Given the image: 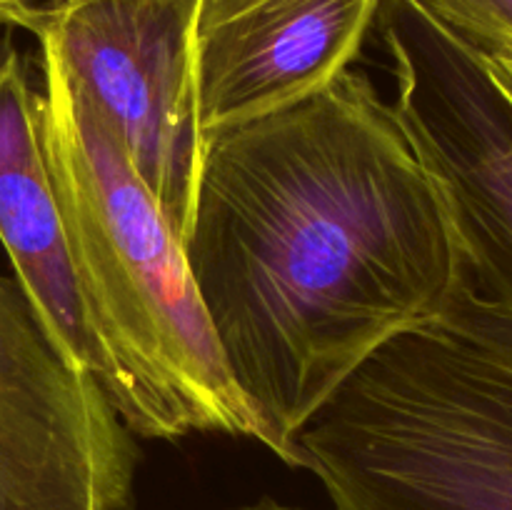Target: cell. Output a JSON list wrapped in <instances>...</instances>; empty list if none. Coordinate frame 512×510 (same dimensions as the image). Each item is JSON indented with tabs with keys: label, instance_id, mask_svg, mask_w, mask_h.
Wrapping results in <instances>:
<instances>
[{
	"label": "cell",
	"instance_id": "cell-1",
	"mask_svg": "<svg viewBox=\"0 0 512 510\" xmlns=\"http://www.w3.org/2000/svg\"><path fill=\"white\" fill-rule=\"evenodd\" d=\"M235 385L273 453L460 280L448 203L393 105L343 70L310 98L203 138L183 240Z\"/></svg>",
	"mask_w": 512,
	"mask_h": 510
},
{
	"label": "cell",
	"instance_id": "cell-2",
	"mask_svg": "<svg viewBox=\"0 0 512 510\" xmlns=\"http://www.w3.org/2000/svg\"><path fill=\"white\" fill-rule=\"evenodd\" d=\"M43 53V143L90 328L100 390L140 438L243 435L273 448L245 400L183 240L55 50Z\"/></svg>",
	"mask_w": 512,
	"mask_h": 510
},
{
	"label": "cell",
	"instance_id": "cell-3",
	"mask_svg": "<svg viewBox=\"0 0 512 510\" xmlns=\"http://www.w3.org/2000/svg\"><path fill=\"white\" fill-rule=\"evenodd\" d=\"M295 448L333 510H512V363L435 318L370 355Z\"/></svg>",
	"mask_w": 512,
	"mask_h": 510
},
{
	"label": "cell",
	"instance_id": "cell-4",
	"mask_svg": "<svg viewBox=\"0 0 512 510\" xmlns=\"http://www.w3.org/2000/svg\"><path fill=\"white\" fill-rule=\"evenodd\" d=\"M393 110L438 183L460 245L440 318L512 363V105L478 55L408 0H380Z\"/></svg>",
	"mask_w": 512,
	"mask_h": 510
},
{
	"label": "cell",
	"instance_id": "cell-5",
	"mask_svg": "<svg viewBox=\"0 0 512 510\" xmlns=\"http://www.w3.org/2000/svg\"><path fill=\"white\" fill-rule=\"evenodd\" d=\"M200 0H55L8 25L55 50L113 130L180 240L198 185L203 135L195 100Z\"/></svg>",
	"mask_w": 512,
	"mask_h": 510
},
{
	"label": "cell",
	"instance_id": "cell-6",
	"mask_svg": "<svg viewBox=\"0 0 512 510\" xmlns=\"http://www.w3.org/2000/svg\"><path fill=\"white\" fill-rule=\"evenodd\" d=\"M138 448L93 375L0 275V510H130Z\"/></svg>",
	"mask_w": 512,
	"mask_h": 510
},
{
	"label": "cell",
	"instance_id": "cell-7",
	"mask_svg": "<svg viewBox=\"0 0 512 510\" xmlns=\"http://www.w3.org/2000/svg\"><path fill=\"white\" fill-rule=\"evenodd\" d=\"M380 0H260L198 35L200 135L310 98L350 68Z\"/></svg>",
	"mask_w": 512,
	"mask_h": 510
},
{
	"label": "cell",
	"instance_id": "cell-8",
	"mask_svg": "<svg viewBox=\"0 0 512 510\" xmlns=\"http://www.w3.org/2000/svg\"><path fill=\"white\" fill-rule=\"evenodd\" d=\"M0 243L53 343L100 385L103 358L45 158L43 90L10 38L0 40Z\"/></svg>",
	"mask_w": 512,
	"mask_h": 510
},
{
	"label": "cell",
	"instance_id": "cell-9",
	"mask_svg": "<svg viewBox=\"0 0 512 510\" xmlns=\"http://www.w3.org/2000/svg\"><path fill=\"white\" fill-rule=\"evenodd\" d=\"M425 18L483 55H512V0H408Z\"/></svg>",
	"mask_w": 512,
	"mask_h": 510
},
{
	"label": "cell",
	"instance_id": "cell-10",
	"mask_svg": "<svg viewBox=\"0 0 512 510\" xmlns=\"http://www.w3.org/2000/svg\"><path fill=\"white\" fill-rule=\"evenodd\" d=\"M260 0H200L198 5V35L205 30L215 28V25L225 23V20L235 18V15L245 13Z\"/></svg>",
	"mask_w": 512,
	"mask_h": 510
},
{
	"label": "cell",
	"instance_id": "cell-11",
	"mask_svg": "<svg viewBox=\"0 0 512 510\" xmlns=\"http://www.w3.org/2000/svg\"><path fill=\"white\" fill-rule=\"evenodd\" d=\"M475 55L480 58L485 73L490 75V80L498 85L500 93H503L505 98H508V103L512 105V55H483V53H475Z\"/></svg>",
	"mask_w": 512,
	"mask_h": 510
},
{
	"label": "cell",
	"instance_id": "cell-12",
	"mask_svg": "<svg viewBox=\"0 0 512 510\" xmlns=\"http://www.w3.org/2000/svg\"><path fill=\"white\" fill-rule=\"evenodd\" d=\"M28 5H33V0H0V23L8 25L10 18Z\"/></svg>",
	"mask_w": 512,
	"mask_h": 510
},
{
	"label": "cell",
	"instance_id": "cell-13",
	"mask_svg": "<svg viewBox=\"0 0 512 510\" xmlns=\"http://www.w3.org/2000/svg\"><path fill=\"white\" fill-rule=\"evenodd\" d=\"M238 510H303V508H293V505H283V503H275V500L270 498H263L258 500V503L245 505V508H238Z\"/></svg>",
	"mask_w": 512,
	"mask_h": 510
}]
</instances>
